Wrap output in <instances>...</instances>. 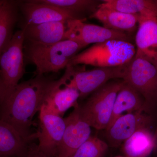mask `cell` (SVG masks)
<instances>
[{"label": "cell", "mask_w": 157, "mask_h": 157, "mask_svg": "<svg viewBox=\"0 0 157 157\" xmlns=\"http://www.w3.org/2000/svg\"><path fill=\"white\" fill-rule=\"evenodd\" d=\"M67 76L55 80L36 75L19 83L9 98L0 104V121L9 124L25 140L33 142L37 133L31 131L34 116L40 112L54 90L64 84Z\"/></svg>", "instance_id": "obj_1"}, {"label": "cell", "mask_w": 157, "mask_h": 157, "mask_svg": "<svg viewBox=\"0 0 157 157\" xmlns=\"http://www.w3.org/2000/svg\"><path fill=\"white\" fill-rule=\"evenodd\" d=\"M83 48L78 42L67 39L50 45H43L25 41L24 55L36 67V75L56 73L67 67L70 59Z\"/></svg>", "instance_id": "obj_2"}, {"label": "cell", "mask_w": 157, "mask_h": 157, "mask_svg": "<svg viewBox=\"0 0 157 157\" xmlns=\"http://www.w3.org/2000/svg\"><path fill=\"white\" fill-rule=\"evenodd\" d=\"M136 48L132 42L113 40L96 43L70 59L67 67L90 65L111 67L129 63L135 57Z\"/></svg>", "instance_id": "obj_3"}, {"label": "cell", "mask_w": 157, "mask_h": 157, "mask_svg": "<svg viewBox=\"0 0 157 157\" xmlns=\"http://www.w3.org/2000/svg\"><path fill=\"white\" fill-rule=\"evenodd\" d=\"M123 83V79L109 81L91 94L83 104H78L81 118L91 128L106 130L110 121L117 95Z\"/></svg>", "instance_id": "obj_4"}, {"label": "cell", "mask_w": 157, "mask_h": 157, "mask_svg": "<svg viewBox=\"0 0 157 157\" xmlns=\"http://www.w3.org/2000/svg\"><path fill=\"white\" fill-rule=\"evenodd\" d=\"M25 40L23 30L17 31L0 55V104L11 95L25 72Z\"/></svg>", "instance_id": "obj_5"}, {"label": "cell", "mask_w": 157, "mask_h": 157, "mask_svg": "<svg viewBox=\"0 0 157 157\" xmlns=\"http://www.w3.org/2000/svg\"><path fill=\"white\" fill-rule=\"evenodd\" d=\"M128 63L111 67H98L93 70H77L75 67H67L65 73L67 76L66 83L75 88L83 99L113 79H122Z\"/></svg>", "instance_id": "obj_6"}, {"label": "cell", "mask_w": 157, "mask_h": 157, "mask_svg": "<svg viewBox=\"0 0 157 157\" xmlns=\"http://www.w3.org/2000/svg\"><path fill=\"white\" fill-rule=\"evenodd\" d=\"M123 80L144 98L147 108L157 100V67L145 59L135 56L128 63Z\"/></svg>", "instance_id": "obj_7"}, {"label": "cell", "mask_w": 157, "mask_h": 157, "mask_svg": "<svg viewBox=\"0 0 157 157\" xmlns=\"http://www.w3.org/2000/svg\"><path fill=\"white\" fill-rule=\"evenodd\" d=\"M82 20L68 21V39L78 42L82 48L90 44H96L118 40L131 42L128 33L106 28L104 26L86 23Z\"/></svg>", "instance_id": "obj_8"}, {"label": "cell", "mask_w": 157, "mask_h": 157, "mask_svg": "<svg viewBox=\"0 0 157 157\" xmlns=\"http://www.w3.org/2000/svg\"><path fill=\"white\" fill-rule=\"evenodd\" d=\"M39 150L48 157H56L66 127L64 119L48 112L43 106L39 112Z\"/></svg>", "instance_id": "obj_9"}, {"label": "cell", "mask_w": 157, "mask_h": 157, "mask_svg": "<svg viewBox=\"0 0 157 157\" xmlns=\"http://www.w3.org/2000/svg\"><path fill=\"white\" fill-rule=\"evenodd\" d=\"M151 122V116L144 110L123 114L105 130L108 146H121L139 129L149 128Z\"/></svg>", "instance_id": "obj_10"}, {"label": "cell", "mask_w": 157, "mask_h": 157, "mask_svg": "<svg viewBox=\"0 0 157 157\" xmlns=\"http://www.w3.org/2000/svg\"><path fill=\"white\" fill-rule=\"evenodd\" d=\"M78 105L70 115L65 118L66 127L57 150L56 157H70L91 136L89 125L79 116Z\"/></svg>", "instance_id": "obj_11"}, {"label": "cell", "mask_w": 157, "mask_h": 157, "mask_svg": "<svg viewBox=\"0 0 157 157\" xmlns=\"http://www.w3.org/2000/svg\"><path fill=\"white\" fill-rule=\"evenodd\" d=\"M19 10L25 20L24 25H36L45 23L77 19L73 14L37 0L19 1Z\"/></svg>", "instance_id": "obj_12"}, {"label": "cell", "mask_w": 157, "mask_h": 157, "mask_svg": "<svg viewBox=\"0 0 157 157\" xmlns=\"http://www.w3.org/2000/svg\"><path fill=\"white\" fill-rule=\"evenodd\" d=\"M68 21L45 23L36 25H24L25 41L50 45L68 39Z\"/></svg>", "instance_id": "obj_13"}, {"label": "cell", "mask_w": 157, "mask_h": 157, "mask_svg": "<svg viewBox=\"0 0 157 157\" xmlns=\"http://www.w3.org/2000/svg\"><path fill=\"white\" fill-rule=\"evenodd\" d=\"M135 41V56L145 59L157 67V20L139 17Z\"/></svg>", "instance_id": "obj_14"}, {"label": "cell", "mask_w": 157, "mask_h": 157, "mask_svg": "<svg viewBox=\"0 0 157 157\" xmlns=\"http://www.w3.org/2000/svg\"><path fill=\"white\" fill-rule=\"evenodd\" d=\"M90 17L98 20L106 28L128 34L136 30L139 20L137 15L99 7Z\"/></svg>", "instance_id": "obj_15"}, {"label": "cell", "mask_w": 157, "mask_h": 157, "mask_svg": "<svg viewBox=\"0 0 157 157\" xmlns=\"http://www.w3.org/2000/svg\"><path fill=\"white\" fill-rule=\"evenodd\" d=\"M147 109L143 97L135 89L123 80L122 85L116 98L108 127L125 112L127 113L139 110L145 111Z\"/></svg>", "instance_id": "obj_16"}, {"label": "cell", "mask_w": 157, "mask_h": 157, "mask_svg": "<svg viewBox=\"0 0 157 157\" xmlns=\"http://www.w3.org/2000/svg\"><path fill=\"white\" fill-rule=\"evenodd\" d=\"M66 82L54 90L43 105L46 111L61 117L71 107L78 105L80 97L78 91L68 86Z\"/></svg>", "instance_id": "obj_17"}, {"label": "cell", "mask_w": 157, "mask_h": 157, "mask_svg": "<svg viewBox=\"0 0 157 157\" xmlns=\"http://www.w3.org/2000/svg\"><path fill=\"white\" fill-rule=\"evenodd\" d=\"M99 7L112 9L140 17L157 20V1L104 0Z\"/></svg>", "instance_id": "obj_18"}, {"label": "cell", "mask_w": 157, "mask_h": 157, "mask_svg": "<svg viewBox=\"0 0 157 157\" xmlns=\"http://www.w3.org/2000/svg\"><path fill=\"white\" fill-rule=\"evenodd\" d=\"M32 142L24 139L9 124L0 121V157L20 156Z\"/></svg>", "instance_id": "obj_19"}, {"label": "cell", "mask_w": 157, "mask_h": 157, "mask_svg": "<svg viewBox=\"0 0 157 157\" xmlns=\"http://www.w3.org/2000/svg\"><path fill=\"white\" fill-rule=\"evenodd\" d=\"M156 139L149 128L135 132L122 144L124 156L127 157H148L153 151Z\"/></svg>", "instance_id": "obj_20"}, {"label": "cell", "mask_w": 157, "mask_h": 157, "mask_svg": "<svg viewBox=\"0 0 157 157\" xmlns=\"http://www.w3.org/2000/svg\"><path fill=\"white\" fill-rule=\"evenodd\" d=\"M18 1L0 0V55L11 42L18 20Z\"/></svg>", "instance_id": "obj_21"}, {"label": "cell", "mask_w": 157, "mask_h": 157, "mask_svg": "<svg viewBox=\"0 0 157 157\" xmlns=\"http://www.w3.org/2000/svg\"><path fill=\"white\" fill-rule=\"evenodd\" d=\"M38 2L52 5L73 14L78 20L86 19L98 9L102 1L95 0H37Z\"/></svg>", "instance_id": "obj_22"}, {"label": "cell", "mask_w": 157, "mask_h": 157, "mask_svg": "<svg viewBox=\"0 0 157 157\" xmlns=\"http://www.w3.org/2000/svg\"><path fill=\"white\" fill-rule=\"evenodd\" d=\"M108 147L107 142L91 136L70 157H103Z\"/></svg>", "instance_id": "obj_23"}, {"label": "cell", "mask_w": 157, "mask_h": 157, "mask_svg": "<svg viewBox=\"0 0 157 157\" xmlns=\"http://www.w3.org/2000/svg\"><path fill=\"white\" fill-rule=\"evenodd\" d=\"M48 157L39 150L38 144L32 142L25 153L19 157Z\"/></svg>", "instance_id": "obj_24"}, {"label": "cell", "mask_w": 157, "mask_h": 157, "mask_svg": "<svg viewBox=\"0 0 157 157\" xmlns=\"http://www.w3.org/2000/svg\"><path fill=\"white\" fill-rule=\"evenodd\" d=\"M155 137L156 139H157V127L155 133Z\"/></svg>", "instance_id": "obj_25"}, {"label": "cell", "mask_w": 157, "mask_h": 157, "mask_svg": "<svg viewBox=\"0 0 157 157\" xmlns=\"http://www.w3.org/2000/svg\"><path fill=\"white\" fill-rule=\"evenodd\" d=\"M115 157H127L126 156H116Z\"/></svg>", "instance_id": "obj_26"}]
</instances>
